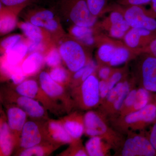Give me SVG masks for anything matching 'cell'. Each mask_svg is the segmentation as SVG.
<instances>
[{
	"label": "cell",
	"mask_w": 156,
	"mask_h": 156,
	"mask_svg": "<svg viewBox=\"0 0 156 156\" xmlns=\"http://www.w3.org/2000/svg\"><path fill=\"white\" fill-rule=\"evenodd\" d=\"M39 80V84L43 91L54 103L56 101H60L68 105L71 104L70 99L66 95L65 87L53 80L49 73L41 72Z\"/></svg>",
	"instance_id": "4fadbf2b"
},
{
	"label": "cell",
	"mask_w": 156,
	"mask_h": 156,
	"mask_svg": "<svg viewBox=\"0 0 156 156\" xmlns=\"http://www.w3.org/2000/svg\"><path fill=\"white\" fill-rule=\"evenodd\" d=\"M1 59L12 65H21L28 54V48L26 39L16 44L4 53Z\"/></svg>",
	"instance_id": "ffe728a7"
},
{
	"label": "cell",
	"mask_w": 156,
	"mask_h": 156,
	"mask_svg": "<svg viewBox=\"0 0 156 156\" xmlns=\"http://www.w3.org/2000/svg\"><path fill=\"white\" fill-rule=\"evenodd\" d=\"M70 144V147L62 154L63 156H88L85 147H83L80 140L74 141Z\"/></svg>",
	"instance_id": "d590c367"
},
{
	"label": "cell",
	"mask_w": 156,
	"mask_h": 156,
	"mask_svg": "<svg viewBox=\"0 0 156 156\" xmlns=\"http://www.w3.org/2000/svg\"><path fill=\"white\" fill-rule=\"evenodd\" d=\"M28 17L29 21L44 29L51 36L57 39L62 37L64 33L59 18L54 11L50 9H41L32 11Z\"/></svg>",
	"instance_id": "8992f818"
},
{
	"label": "cell",
	"mask_w": 156,
	"mask_h": 156,
	"mask_svg": "<svg viewBox=\"0 0 156 156\" xmlns=\"http://www.w3.org/2000/svg\"><path fill=\"white\" fill-rule=\"evenodd\" d=\"M138 57V70L142 87L150 92H156V57L144 52H141Z\"/></svg>",
	"instance_id": "30bf717a"
},
{
	"label": "cell",
	"mask_w": 156,
	"mask_h": 156,
	"mask_svg": "<svg viewBox=\"0 0 156 156\" xmlns=\"http://www.w3.org/2000/svg\"><path fill=\"white\" fill-rule=\"evenodd\" d=\"M106 26L110 36L116 39L124 37L126 33L131 28L125 19L119 23Z\"/></svg>",
	"instance_id": "1f68e13d"
},
{
	"label": "cell",
	"mask_w": 156,
	"mask_h": 156,
	"mask_svg": "<svg viewBox=\"0 0 156 156\" xmlns=\"http://www.w3.org/2000/svg\"><path fill=\"white\" fill-rule=\"evenodd\" d=\"M45 64L44 54L35 52L28 53L20 65L24 74L27 77L38 73Z\"/></svg>",
	"instance_id": "d6986e66"
},
{
	"label": "cell",
	"mask_w": 156,
	"mask_h": 156,
	"mask_svg": "<svg viewBox=\"0 0 156 156\" xmlns=\"http://www.w3.org/2000/svg\"><path fill=\"white\" fill-rule=\"evenodd\" d=\"M32 0H0L1 5L18 13Z\"/></svg>",
	"instance_id": "8d00e7d4"
},
{
	"label": "cell",
	"mask_w": 156,
	"mask_h": 156,
	"mask_svg": "<svg viewBox=\"0 0 156 156\" xmlns=\"http://www.w3.org/2000/svg\"><path fill=\"white\" fill-rule=\"evenodd\" d=\"M16 13L1 5L0 32L2 34L11 32L18 25Z\"/></svg>",
	"instance_id": "603a6c76"
},
{
	"label": "cell",
	"mask_w": 156,
	"mask_h": 156,
	"mask_svg": "<svg viewBox=\"0 0 156 156\" xmlns=\"http://www.w3.org/2000/svg\"><path fill=\"white\" fill-rule=\"evenodd\" d=\"M124 82V81L122 80L118 83L111 90H110L105 99L102 101L103 102V109L107 113L109 112L113 104L119 95L122 89Z\"/></svg>",
	"instance_id": "f546056e"
},
{
	"label": "cell",
	"mask_w": 156,
	"mask_h": 156,
	"mask_svg": "<svg viewBox=\"0 0 156 156\" xmlns=\"http://www.w3.org/2000/svg\"><path fill=\"white\" fill-rule=\"evenodd\" d=\"M7 106V122L19 143L23 128L27 122L28 115L24 110L15 105L9 103Z\"/></svg>",
	"instance_id": "2e32d148"
},
{
	"label": "cell",
	"mask_w": 156,
	"mask_h": 156,
	"mask_svg": "<svg viewBox=\"0 0 156 156\" xmlns=\"http://www.w3.org/2000/svg\"><path fill=\"white\" fill-rule=\"evenodd\" d=\"M111 66L103 65L99 68L98 71V76L101 80H107L111 76L113 72L112 71Z\"/></svg>",
	"instance_id": "60d3db41"
},
{
	"label": "cell",
	"mask_w": 156,
	"mask_h": 156,
	"mask_svg": "<svg viewBox=\"0 0 156 156\" xmlns=\"http://www.w3.org/2000/svg\"><path fill=\"white\" fill-rule=\"evenodd\" d=\"M137 89H132L127 95L120 112L121 116H124L130 112L135 101Z\"/></svg>",
	"instance_id": "f35d334b"
},
{
	"label": "cell",
	"mask_w": 156,
	"mask_h": 156,
	"mask_svg": "<svg viewBox=\"0 0 156 156\" xmlns=\"http://www.w3.org/2000/svg\"><path fill=\"white\" fill-rule=\"evenodd\" d=\"M89 10L94 16H99L106 9L109 0H86Z\"/></svg>",
	"instance_id": "e575fe53"
},
{
	"label": "cell",
	"mask_w": 156,
	"mask_h": 156,
	"mask_svg": "<svg viewBox=\"0 0 156 156\" xmlns=\"http://www.w3.org/2000/svg\"><path fill=\"white\" fill-rule=\"evenodd\" d=\"M23 40V37L20 34H14L6 37L1 43V50L4 53L16 44Z\"/></svg>",
	"instance_id": "74e56055"
},
{
	"label": "cell",
	"mask_w": 156,
	"mask_h": 156,
	"mask_svg": "<svg viewBox=\"0 0 156 156\" xmlns=\"http://www.w3.org/2000/svg\"><path fill=\"white\" fill-rule=\"evenodd\" d=\"M116 5L122 7L144 5L151 3V0H114Z\"/></svg>",
	"instance_id": "ab89813d"
},
{
	"label": "cell",
	"mask_w": 156,
	"mask_h": 156,
	"mask_svg": "<svg viewBox=\"0 0 156 156\" xmlns=\"http://www.w3.org/2000/svg\"><path fill=\"white\" fill-rule=\"evenodd\" d=\"M123 73L122 71H116L113 72L111 76L107 80L106 88L100 92L101 101H102L108 94L110 90H111L116 85L122 80Z\"/></svg>",
	"instance_id": "836d02e7"
},
{
	"label": "cell",
	"mask_w": 156,
	"mask_h": 156,
	"mask_svg": "<svg viewBox=\"0 0 156 156\" xmlns=\"http://www.w3.org/2000/svg\"><path fill=\"white\" fill-rule=\"evenodd\" d=\"M70 72L66 69L61 66L52 68L49 74L54 81L58 83L65 87L71 83L72 77Z\"/></svg>",
	"instance_id": "484cf974"
},
{
	"label": "cell",
	"mask_w": 156,
	"mask_h": 156,
	"mask_svg": "<svg viewBox=\"0 0 156 156\" xmlns=\"http://www.w3.org/2000/svg\"><path fill=\"white\" fill-rule=\"evenodd\" d=\"M46 141L43 125L34 121H27L23 128L18 146L21 150L33 147Z\"/></svg>",
	"instance_id": "7c38bea8"
},
{
	"label": "cell",
	"mask_w": 156,
	"mask_h": 156,
	"mask_svg": "<svg viewBox=\"0 0 156 156\" xmlns=\"http://www.w3.org/2000/svg\"><path fill=\"white\" fill-rule=\"evenodd\" d=\"M18 144V140L9 128L8 122L2 117L0 124L1 156H10Z\"/></svg>",
	"instance_id": "e0dca14e"
},
{
	"label": "cell",
	"mask_w": 156,
	"mask_h": 156,
	"mask_svg": "<svg viewBox=\"0 0 156 156\" xmlns=\"http://www.w3.org/2000/svg\"><path fill=\"white\" fill-rule=\"evenodd\" d=\"M151 11L156 17V0H151Z\"/></svg>",
	"instance_id": "ee69618b"
},
{
	"label": "cell",
	"mask_w": 156,
	"mask_h": 156,
	"mask_svg": "<svg viewBox=\"0 0 156 156\" xmlns=\"http://www.w3.org/2000/svg\"><path fill=\"white\" fill-rule=\"evenodd\" d=\"M5 95V99L7 102L20 108L26 112L28 116L34 119H47V109L38 101L19 95L12 90H8Z\"/></svg>",
	"instance_id": "ba28073f"
},
{
	"label": "cell",
	"mask_w": 156,
	"mask_h": 156,
	"mask_svg": "<svg viewBox=\"0 0 156 156\" xmlns=\"http://www.w3.org/2000/svg\"><path fill=\"white\" fill-rule=\"evenodd\" d=\"M15 92L19 95L26 96L39 101L46 109L55 108V103L43 91L40 84L35 80L27 79L15 85Z\"/></svg>",
	"instance_id": "8fae6325"
},
{
	"label": "cell",
	"mask_w": 156,
	"mask_h": 156,
	"mask_svg": "<svg viewBox=\"0 0 156 156\" xmlns=\"http://www.w3.org/2000/svg\"><path fill=\"white\" fill-rule=\"evenodd\" d=\"M129 49L122 46L117 47L108 66L115 67L127 62L131 56V51Z\"/></svg>",
	"instance_id": "4316f807"
},
{
	"label": "cell",
	"mask_w": 156,
	"mask_h": 156,
	"mask_svg": "<svg viewBox=\"0 0 156 156\" xmlns=\"http://www.w3.org/2000/svg\"><path fill=\"white\" fill-rule=\"evenodd\" d=\"M1 71L6 77L10 79L15 85H18L25 80L26 76L21 65H12L1 59Z\"/></svg>",
	"instance_id": "cb8c5ba5"
},
{
	"label": "cell",
	"mask_w": 156,
	"mask_h": 156,
	"mask_svg": "<svg viewBox=\"0 0 156 156\" xmlns=\"http://www.w3.org/2000/svg\"><path fill=\"white\" fill-rule=\"evenodd\" d=\"M142 52H146L156 57V36L142 50Z\"/></svg>",
	"instance_id": "b9f144b4"
},
{
	"label": "cell",
	"mask_w": 156,
	"mask_h": 156,
	"mask_svg": "<svg viewBox=\"0 0 156 156\" xmlns=\"http://www.w3.org/2000/svg\"><path fill=\"white\" fill-rule=\"evenodd\" d=\"M43 125L47 141L59 147L75 141L68 134L60 120H48Z\"/></svg>",
	"instance_id": "5bb4252c"
},
{
	"label": "cell",
	"mask_w": 156,
	"mask_h": 156,
	"mask_svg": "<svg viewBox=\"0 0 156 156\" xmlns=\"http://www.w3.org/2000/svg\"><path fill=\"white\" fill-rule=\"evenodd\" d=\"M45 64L51 68L61 66L62 61L58 48L51 47L44 53Z\"/></svg>",
	"instance_id": "4dcf8cb0"
},
{
	"label": "cell",
	"mask_w": 156,
	"mask_h": 156,
	"mask_svg": "<svg viewBox=\"0 0 156 156\" xmlns=\"http://www.w3.org/2000/svg\"><path fill=\"white\" fill-rule=\"evenodd\" d=\"M105 141L106 140L100 136L90 137L85 144V149L88 156L107 155L111 145L108 143H105Z\"/></svg>",
	"instance_id": "7402d4cb"
},
{
	"label": "cell",
	"mask_w": 156,
	"mask_h": 156,
	"mask_svg": "<svg viewBox=\"0 0 156 156\" xmlns=\"http://www.w3.org/2000/svg\"><path fill=\"white\" fill-rule=\"evenodd\" d=\"M123 156H155L156 151L148 137L141 134H132L124 142L121 150Z\"/></svg>",
	"instance_id": "9c48e42d"
},
{
	"label": "cell",
	"mask_w": 156,
	"mask_h": 156,
	"mask_svg": "<svg viewBox=\"0 0 156 156\" xmlns=\"http://www.w3.org/2000/svg\"><path fill=\"white\" fill-rule=\"evenodd\" d=\"M69 32V36L86 47H92L96 43L93 27L72 25Z\"/></svg>",
	"instance_id": "44dd1931"
},
{
	"label": "cell",
	"mask_w": 156,
	"mask_h": 156,
	"mask_svg": "<svg viewBox=\"0 0 156 156\" xmlns=\"http://www.w3.org/2000/svg\"><path fill=\"white\" fill-rule=\"evenodd\" d=\"M124 8L126 9L121 11L131 28L145 29L156 33V17L151 10L147 11L143 6Z\"/></svg>",
	"instance_id": "52a82bcc"
},
{
	"label": "cell",
	"mask_w": 156,
	"mask_h": 156,
	"mask_svg": "<svg viewBox=\"0 0 156 156\" xmlns=\"http://www.w3.org/2000/svg\"><path fill=\"white\" fill-rule=\"evenodd\" d=\"M85 133L87 136L92 137L100 136L108 143L115 142V139L118 138L116 133L108 126L103 116L94 111L89 110L83 116Z\"/></svg>",
	"instance_id": "5b68a950"
},
{
	"label": "cell",
	"mask_w": 156,
	"mask_h": 156,
	"mask_svg": "<svg viewBox=\"0 0 156 156\" xmlns=\"http://www.w3.org/2000/svg\"><path fill=\"white\" fill-rule=\"evenodd\" d=\"M156 36L145 29L131 28L124 36V43L130 50H143Z\"/></svg>",
	"instance_id": "9a60e30c"
},
{
	"label": "cell",
	"mask_w": 156,
	"mask_h": 156,
	"mask_svg": "<svg viewBox=\"0 0 156 156\" xmlns=\"http://www.w3.org/2000/svg\"><path fill=\"white\" fill-rule=\"evenodd\" d=\"M131 89V83L128 81L124 80V85L122 91L113 104L110 110L109 113L120 112L125 99Z\"/></svg>",
	"instance_id": "d6a6232c"
},
{
	"label": "cell",
	"mask_w": 156,
	"mask_h": 156,
	"mask_svg": "<svg viewBox=\"0 0 156 156\" xmlns=\"http://www.w3.org/2000/svg\"><path fill=\"white\" fill-rule=\"evenodd\" d=\"M153 123L148 138L152 145L156 151V120Z\"/></svg>",
	"instance_id": "7bdbcfd3"
},
{
	"label": "cell",
	"mask_w": 156,
	"mask_h": 156,
	"mask_svg": "<svg viewBox=\"0 0 156 156\" xmlns=\"http://www.w3.org/2000/svg\"><path fill=\"white\" fill-rule=\"evenodd\" d=\"M58 49L62 61L71 73H74L90 61L85 46L69 36L62 37Z\"/></svg>",
	"instance_id": "7a4b0ae2"
},
{
	"label": "cell",
	"mask_w": 156,
	"mask_h": 156,
	"mask_svg": "<svg viewBox=\"0 0 156 156\" xmlns=\"http://www.w3.org/2000/svg\"><path fill=\"white\" fill-rule=\"evenodd\" d=\"M60 120L73 140H80L81 136L85 133L83 116L75 112Z\"/></svg>",
	"instance_id": "ac0fdd59"
},
{
	"label": "cell",
	"mask_w": 156,
	"mask_h": 156,
	"mask_svg": "<svg viewBox=\"0 0 156 156\" xmlns=\"http://www.w3.org/2000/svg\"><path fill=\"white\" fill-rule=\"evenodd\" d=\"M58 11L64 19L72 25L93 27L97 17L90 12L86 0H60Z\"/></svg>",
	"instance_id": "6da1fadb"
},
{
	"label": "cell",
	"mask_w": 156,
	"mask_h": 156,
	"mask_svg": "<svg viewBox=\"0 0 156 156\" xmlns=\"http://www.w3.org/2000/svg\"><path fill=\"white\" fill-rule=\"evenodd\" d=\"M117 47L111 43H105L99 46L97 51L98 60L104 64L108 66L111 60Z\"/></svg>",
	"instance_id": "f1b7e54d"
},
{
	"label": "cell",
	"mask_w": 156,
	"mask_h": 156,
	"mask_svg": "<svg viewBox=\"0 0 156 156\" xmlns=\"http://www.w3.org/2000/svg\"><path fill=\"white\" fill-rule=\"evenodd\" d=\"M121 116L119 125L122 129L142 130L156 120V104L150 103L141 109Z\"/></svg>",
	"instance_id": "277c9868"
},
{
	"label": "cell",
	"mask_w": 156,
	"mask_h": 156,
	"mask_svg": "<svg viewBox=\"0 0 156 156\" xmlns=\"http://www.w3.org/2000/svg\"></svg>",
	"instance_id": "f6af8a7d"
},
{
	"label": "cell",
	"mask_w": 156,
	"mask_h": 156,
	"mask_svg": "<svg viewBox=\"0 0 156 156\" xmlns=\"http://www.w3.org/2000/svg\"><path fill=\"white\" fill-rule=\"evenodd\" d=\"M150 92L142 87L137 89L135 101L129 113L141 109L150 103Z\"/></svg>",
	"instance_id": "83f0119b"
},
{
	"label": "cell",
	"mask_w": 156,
	"mask_h": 156,
	"mask_svg": "<svg viewBox=\"0 0 156 156\" xmlns=\"http://www.w3.org/2000/svg\"><path fill=\"white\" fill-rule=\"evenodd\" d=\"M99 81L93 74L75 87L73 96L78 106L83 109L90 110L99 105L101 102Z\"/></svg>",
	"instance_id": "3957f363"
},
{
	"label": "cell",
	"mask_w": 156,
	"mask_h": 156,
	"mask_svg": "<svg viewBox=\"0 0 156 156\" xmlns=\"http://www.w3.org/2000/svg\"><path fill=\"white\" fill-rule=\"evenodd\" d=\"M59 147L48 141L29 148L18 151L17 155L20 156H44L50 155Z\"/></svg>",
	"instance_id": "d4e9b609"
}]
</instances>
